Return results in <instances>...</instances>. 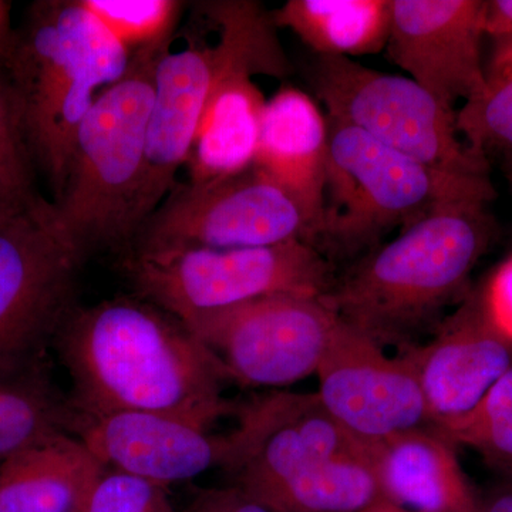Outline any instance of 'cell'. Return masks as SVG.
Returning a JSON list of instances; mask_svg holds the SVG:
<instances>
[{"mask_svg":"<svg viewBox=\"0 0 512 512\" xmlns=\"http://www.w3.org/2000/svg\"><path fill=\"white\" fill-rule=\"evenodd\" d=\"M56 338L80 413H154L210 431L237 410L222 396L231 380L210 350L146 299L74 308Z\"/></svg>","mask_w":512,"mask_h":512,"instance_id":"6da1fadb","label":"cell"},{"mask_svg":"<svg viewBox=\"0 0 512 512\" xmlns=\"http://www.w3.org/2000/svg\"><path fill=\"white\" fill-rule=\"evenodd\" d=\"M491 200L474 195L434 208L367 252L323 301L382 348L409 343L466 286L493 235Z\"/></svg>","mask_w":512,"mask_h":512,"instance_id":"7a4b0ae2","label":"cell"},{"mask_svg":"<svg viewBox=\"0 0 512 512\" xmlns=\"http://www.w3.org/2000/svg\"><path fill=\"white\" fill-rule=\"evenodd\" d=\"M131 55L82 0L32 3L16 29L5 73L18 100L37 170L62 194L77 128ZM53 200V201H55Z\"/></svg>","mask_w":512,"mask_h":512,"instance_id":"3957f363","label":"cell"},{"mask_svg":"<svg viewBox=\"0 0 512 512\" xmlns=\"http://www.w3.org/2000/svg\"><path fill=\"white\" fill-rule=\"evenodd\" d=\"M215 29V43L185 30L187 45L167 50L156 70L147 131L146 167L138 190L131 234L160 207L187 164L198 127L218 89L238 74L284 79L291 72L272 13L251 0L200 2Z\"/></svg>","mask_w":512,"mask_h":512,"instance_id":"277c9868","label":"cell"},{"mask_svg":"<svg viewBox=\"0 0 512 512\" xmlns=\"http://www.w3.org/2000/svg\"><path fill=\"white\" fill-rule=\"evenodd\" d=\"M174 37L131 55L126 74L97 96L77 128L62 194L50 202L53 224L83 261L97 249L131 244L157 64Z\"/></svg>","mask_w":512,"mask_h":512,"instance_id":"5b68a950","label":"cell"},{"mask_svg":"<svg viewBox=\"0 0 512 512\" xmlns=\"http://www.w3.org/2000/svg\"><path fill=\"white\" fill-rule=\"evenodd\" d=\"M328 120L325 194L316 249L335 258L372 251L457 198H493L487 175L451 174L394 151L342 121Z\"/></svg>","mask_w":512,"mask_h":512,"instance_id":"8992f818","label":"cell"},{"mask_svg":"<svg viewBox=\"0 0 512 512\" xmlns=\"http://www.w3.org/2000/svg\"><path fill=\"white\" fill-rule=\"evenodd\" d=\"M127 266L141 298L181 323L265 296H325L335 285L329 259L302 241L133 251Z\"/></svg>","mask_w":512,"mask_h":512,"instance_id":"52a82bcc","label":"cell"},{"mask_svg":"<svg viewBox=\"0 0 512 512\" xmlns=\"http://www.w3.org/2000/svg\"><path fill=\"white\" fill-rule=\"evenodd\" d=\"M309 82L342 121L384 146L451 174L487 175V161L461 140L448 110L410 77L369 69L352 59L316 56Z\"/></svg>","mask_w":512,"mask_h":512,"instance_id":"ba28073f","label":"cell"},{"mask_svg":"<svg viewBox=\"0 0 512 512\" xmlns=\"http://www.w3.org/2000/svg\"><path fill=\"white\" fill-rule=\"evenodd\" d=\"M319 225L301 201L252 165L242 173L178 183L134 237L133 251L262 248L302 241Z\"/></svg>","mask_w":512,"mask_h":512,"instance_id":"9c48e42d","label":"cell"},{"mask_svg":"<svg viewBox=\"0 0 512 512\" xmlns=\"http://www.w3.org/2000/svg\"><path fill=\"white\" fill-rule=\"evenodd\" d=\"M340 316L323 296L272 295L184 322L231 382L284 387L316 375Z\"/></svg>","mask_w":512,"mask_h":512,"instance_id":"30bf717a","label":"cell"},{"mask_svg":"<svg viewBox=\"0 0 512 512\" xmlns=\"http://www.w3.org/2000/svg\"><path fill=\"white\" fill-rule=\"evenodd\" d=\"M83 258L45 210L0 220V373L39 366L73 312Z\"/></svg>","mask_w":512,"mask_h":512,"instance_id":"8fae6325","label":"cell"},{"mask_svg":"<svg viewBox=\"0 0 512 512\" xmlns=\"http://www.w3.org/2000/svg\"><path fill=\"white\" fill-rule=\"evenodd\" d=\"M235 413L238 424L224 436L220 467L256 503L322 461L370 453L336 423L318 393L266 394Z\"/></svg>","mask_w":512,"mask_h":512,"instance_id":"7c38bea8","label":"cell"},{"mask_svg":"<svg viewBox=\"0 0 512 512\" xmlns=\"http://www.w3.org/2000/svg\"><path fill=\"white\" fill-rule=\"evenodd\" d=\"M316 376L323 407L369 451L397 434L431 426L407 357L387 356L379 343L342 318Z\"/></svg>","mask_w":512,"mask_h":512,"instance_id":"4fadbf2b","label":"cell"},{"mask_svg":"<svg viewBox=\"0 0 512 512\" xmlns=\"http://www.w3.org/2000/svg\"><path fill=\"white\" fill-rule=\"evenodd\" d=\"M485 6L480 0H392L387 55L448 110L483 87Z\"/></svg>","mask_w":512,"mask_h":512,"instance_id":"5bb4252c","label":"cell"},{"mask_svg":"<svg viewBox=\"0 0 512 512\" xmlns=\"http://www.w3.org/2000/svg\"><path fill=\"white\" fill-rule=\"evenodd\" d=\"M403 355L419 379L431 426L440 427L470 413L511 369L512 342L488 318L481 296Z\"/></svg>","mask_w":512,"mask_h":512,"instance_id":"9a60e30c","label":"cell"},{"mask_svg":"<svg viewBox=\"0 0 512 512\" xmlns=\"http://www.w3.org/2000/svg\"><path fill=\"white\" fill-rule=\"evenodd\" d=\"M77 437L106 466L160 485L220 467L224 436L161 414H77Z\"/></svg>","mask_w":512,"mask_h":512,"instance_id":"2e32d148","label":"cell"},{"mask_svg":"<svg viewBox=\"0 0 512 512\" xmlns=\"http://www.w3.org/2000/svg\"><path fill=\"white\" fill-rule=\"evenodd\" d=\"M328 146V120L309 94L286 86L266 101L254 167L301 201L319 228Z\"/></svg>","mask_w":512,"mask_h":512,"instance_id":"e0dca14e","label":"cell"},{"mask_svg":"<svg viewBox=\"0 0 512 512\" xmlns=\"http://www.w3.org/2000/svg\"><path fill=\"white\" fill-rule=\"evenodd\" d=\"M370 456L383 498L407 512H483L453 441L436 427L397 434Z\"/></svg>","mask_w":512,"mask_h":512,"instance_id":"ac0fdd59","label":"cell"},{"mask_svg":"<svg viewBox=\"0 0 512 512\" xmlns=\"http://www.w3.org/2000/svg\"><path fill=\"white\" fill-rule=\"evenodd\" d=\"M103 470L79 437L53 434L0 461V512H79Z\"/></svg>","mask_w":512,"mask_h":512,"instance_id":"d6986e66","label":"cell"},{"mask_svg":"<svg viewBox=\"0 0 512 512\" xmlns=\"http://www.w3.org/2000/svg\"><path fill=\"white\" fill-rule=\"evenodd\" d=\"M265 99L249 74L227 80L208 104L192 144L188 183H208L255 163Z\"/></svg>","mask_w":512,"mask_h":512,"instance_id":"ffe728a7","label":"cell"},{"mask_svg":"<svg viewBox=\"0 0 512 512\" xmlns=\"http://www.w3.org/2000/svg\"><path fill=\"white\" fill-rule=\"evenodd\" d=\"M272 19L316 56L353 60L386 49L392 0H289Z\"/></svg>","mask_w":512,"mask_h":512,"instance_id":"44dd1931","label":"cell"},{"mask_svg":"<svg viewBox=\"0 0 512 512\" xmlns=\"http://www.w3.org/2000/svg\"><path fill=\"white\" fill-rule=\"evenodd\" d=\"M74 414L60 402L40 367L0 373V461L72 430Z\"/></svg>","mask_w":512,"mask_h":512,"instance_id":"7402d4cb","label":"cell"},{"mask_svg":"<svg viewBox=\"0 0 512 512\" xmlns=\"http://www.w3.org/2000/svg\"><path fill=\"white\" fill-rule=\"evenodd\" d=\"M458 133L478 156L512 150V35L498 42L484 69V84L456 113Z\"/></svg>","mask_w":512,"mask_h":512,"instance_id":"603a6c76","label":"cell"},{"mask_svg":"<svg viewBox=\"0 0 512 512\" xmlns=\"http://www.w3.org/2000/svg\"><path fill=\"white\" fill-rule=\"evenodd\" d=\"M36 170L18 100L5 70H0V220L49 205L37 191Z\"/></svg>","mask_w":512,"mask_h":512,"instance_id":"cb8c5ba5","label":"cell"},{"mask_svg":"<svg viewBox=\"0 0 512 512\" xmlns=\"http://www.w3.org/2000/svg\"><path fill=\"white\" fill-rule=\"evenodd\" d=\"M436 429L512 473V367L470 413Z\"/></svg>","mask_w":512,"mask_h":512,"instance_id":"d4e9b609","label":"cell"},{"mask_svg":"<svg viewBox=\"0 0 512 512\" xmlns=\"http://www.w3.org/2000/svg\"><path fill=\"white\" fill-rule=\"evenodd\" d=\"M130 55L173 39L187 3L178 0H82Z\"/></svg>","mask_w":512,"mask_h":512,"instance_id":"484cf974","label":"cell"},{"mask_svg":"<svg viewBox=\"0 0 512 512\" xmlns=\"http://www.w3.org/2000/svg\"><path fill=\"white\" fill-rule=\"evenodd\" d=\"M79 512L174 511L164 485L120 470H103L84 498Z\"/></svg>","mask_w":512,"mask_h":512,"instance_id":"4316f807","label":"cell"},{"mask_svg":"<svg viewBox=\"0 0 512 512\" xmlns=\"http://www.w3.org/2000/svg\"><path fill=\"white\" fill-rule=\"evenodd\" d=\"M485 312L512 342V255L494 272L483 295Z\"/></svg>","mask_w":512,"mask_h":512,"instance_id":"83f0119b","label":"cell"},{"mask_svg":"<svg viewBox=\"0 0 512 512\" xmlns=\"http://www.w3.org/2000/svg\"><path fill=\"white\" fill-rule=\"evenodd\" d=\"M183 512H274L256 503L238 488L202 491Z\"/></svg>","mask_w":512,"mask_h":512,"instance_id":"f1b7e54d","label":"cell"},{"mask_svg":"<svg viewBox=\"0 0 512 512\" xmlns=\"http://www.w3.org/2000/svg\"><path fill=\"white\" fill-rule=\"evenodd\" d=\"M485 33L498 37L512 35V0L487 2Z\"/></svg>","mask_w":512,"mask_h":512,"instance_id":"f546056e","label":"cell"},{"mask_svg":"<svg viewBox=\"0 0 512 512\" xmlns=\"http://www.w3.org/2000/svg\"><path fill=\"white\" fill-rule=\"evenodd\" d=\"M10 12L12 3L0 0V70H5L15 40L16 29L12 28Z\"/></svg>","mask_w":512,"mask_h":512,"instance_id":"4dcf8cb0","label":"cell"},{"mask_svg":"<svg viewBox=\"0 0 512 512\" xmlns=\"http://www.w3.org/2000/svg\"><path fill=\"white\" fill-rule=\"evenodd\" d=\"M483 512H512V491L494 495L483 505Z\"/></svg>","mask_w":512,"mask_h":512,"instance_id":"1f68e13d","label":"cell"},{"mask_svg":"<svg viewBox=\"0 0 512 512\" xmlns=\"http://www.w3.org/2000/svg\"><path fill=\"white\" fill-rule=\"evenodd\" d=\"M363 512H407L406 510H403L402 507H399V505L390 503V501H387L386 498H380L379 501H376L375 504L370 505L369 508H367L366 511Z\"/></svg>","mask_w":512,"mask_h":512,"instance_id":"d6a6232c","label":"cell"}]
</instances>
